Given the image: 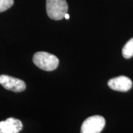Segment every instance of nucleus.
Returning a JSON list of instances; mask_svg holds the SVG:
<instances>
[{"mask_svg":"<svg viewBox=\"0 0 133 133\" xmlns=\"http://www.w3.org/2000/svg\"><path fill=\"white\" fill-rule=\"evenodd\" d=\"M122 55L127 59L133 56V38L129 39L124 46L122 49Z\"/></svg>","mask_w":133,"mask_h":133,"instance_id":"obj_7","label":"nucleus"},{"mask_svg":"<svg viewBox=\"0 0 133 133\" xmlns=\"http://www.w3.org/2000/svg\"><path fill=\"white\" fill-rule=\"evenodd\" d=\"M33 62L35 65L44 71H52L58 66V58L47 52H37L33 55Z\"/></svg>","mask_w":133,"mask_h":133,"instance_id":"obj_1","label":"nucleus"},{"mask_svg":"<svg viewBox=\"0 0 133 133\" xmlns=\"http://www.w3.org/2000/svg\"><path fill=\"white\" fill-rule=\"evenodd\" d=\"M22 127V121L14 118H9L0 121V133H19Z\"/></svg>","mask_w":133,"mask_h":133,"instance_id":"obj_6","label":"nucleus"},{"mask_svg":"<svg viewBox=\"0 0 133 133\" xmlns=\"http://www.w3.org/2000/svg\"><path fill=\"white\" fill-rule=\"evenodd\" d=\"M110 89L119 92H127L132 87V81L127 76H121L112 78L108 81Z\"/></svg>","mask_w":133,"mask_h":133,"instance_id":"obj_5","label":"nucleus"},{"mask_svg":"<svg viewBox=\"0 0 133 133\" xmlns=\"http://www.w3.org/2000/svg\"><path fill=\"white\" fill-rule=\"evenodd\" d=\"M47 14L51 19L62 20L68 11L66 0H46Z\"/></svg>","mask_w":133,"mask_h":133,"instance_id":"obj_2","label":"nucleus"},{"mask_svg":"<svg viewBox=\"0 0 133 133\" xmlns=\"http://www.w3.org/2000/svg\"><path fill=\"white\" fill-rule=\"evenodd\" d=\"M14 3V0H0V13L8 10Z\"/></svg>","mask_w":133,"mask_h":133,"instance_id":"obj_8","label":"nucleus"},{"mask_svg":"<svg viewBox=\"0 0 133 133\" xmlns=\"http://www.w3.org/2000/svg\"><path fill=\"white\" fill-rule=\"evenodd\" d=\"M0 84L6 90L15 92H23L26 89V84L24 81L8 75L0 76Z\"/></svg>","mask_w":133,"mask_h":133,"instance_id":"obj_4","label":"nucleus"},{"mask_svg":"<svg viewBox=\"0 0 133 133\" xmlns=\"http://www.w3.org/2000/svg\"><path fill=\"white\" fill-rule=\"evenodd\" d=\"M64 18H65L66 19H70V15L68 14H66L65 16H64Z\"/></svg>","mask_w":133,"mask_h":133,"instance_id":"obj_9","label":"nucleus"},{"mask_svg":"<svg viewBox=\"0 0 133 133\" xmlns=\"http://www.w3.org/2000/svg\"><path fill=\"white\" fill-rule=\"evenodd\" d=\"M105 119L101 115L89 117L83 122L81 133H101L105 127Z\"/></svg>","mask_w":133,"mask_h":133,"instance_id":"obj_3","label":"nucleus"}]
</instances>
